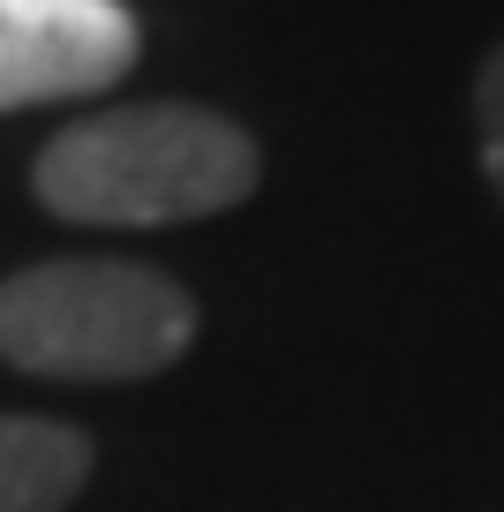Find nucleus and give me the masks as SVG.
Masks as SVG:
<instances>
[{
  "label": "nucleus",
  "mask_w": 504,
  "mask_h": 512,
  "mask_svg": "<svg viewBox=\"0 0 504 512\" xmlns=\"http://www.w3.org/2000/svg\"><path fill=\"white\" fill-rule=\"evenodd\" d=\"M264 151L241 121L189 98L83 113L38 151L31 196L76 226H181L256 196Z\"/></svg>",
  "instance_id": "obj_1"
},
{
  "label": "nucleus",
  "mask_w": 504,
  "mask_h": 512,
  "mask_svg": "<svg viewBox=\"0 0 504 512\" xmlns=\"http://www.w3.org/2000/svg\"><path fill=\"white\" fill-rule=\"evenodd\" d=\"M196 339V294L128 256H53L0 279V362L61 384H136Z\"/></svg>",
  "instance_id": "obj_2"
},
{
  "label": "nucleus",
  "mask_w": 504,
  "mask_h": 512,
  "mask_svg": "<svg viewBox=\"0 0 504 512\" xmlns=\"http://www.w3.org/2000/svg\"><path fill=\"white\" fill-rule=\"evenodd\" d=\"M136 46L143 31L121 0H0V113L113 91Z\"/></svg>",
  "instance_id": "obj_3"
},
{
  "label": "nucleus",
  "mask_w": 504,
  "mask_h": 512,
  "mask_svg": "<svg viewBox=\"0 0 504 512\" xmlns=\"http://www.w3.org/2000/svg\"><path fill=\"white\" fill-rule=\"evenodd\" d=\"M91 482V437L53 415H0V512H68Z\"/></svg>",
  "instance_id": "obj_4"
},
{
  "label": "nucleus",
  "mask_w": 504,
  "mask_h": 512,
  "mask_svg": "<svg viewBox=\"0 0 504 512\" xmlns=\"http://www.w3.org/2000/svg\"><path fill=\"white\" fill-rule=\"evenodd\" d=\"M474 144H482V174L504 204V46L474 68Z\"/></svg>",
  "instance_id": "obj_5"
}]
</instances>
